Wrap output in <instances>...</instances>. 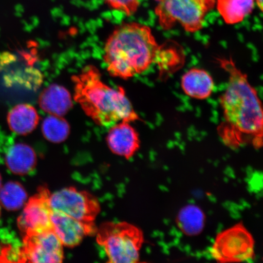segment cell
Masks as SVG:
<instances>
[{"label": "cell", "instance_id": "obj_1", "mask_svg": "<svg viewBox=\"0 0 263 263\" xmlns=\"http://www.w3.org/2000/svg\"><path fill=\"white\" fill-rule=\"evenodd\" d=\"M217 61L229 76L226 89L220 97L223 114L222 122L217 128L220 139L232 149L247 145L260 149L263 114L257 91L232 58H218Z\"/></svg>", "mask_w": 263, "mask_h": 263}, {"label": "cell", "instance_id": "obj_2", "mask_svg": "<svg viewBox=\"0 0 263 263\" xmlns=\"http://www.w3.org/2000/svg\"><path fill=\"white\" fill-rule=\"evenodd\" d=\"M161 51L149 26L124 23L108 36L103 59L111 77L127 80L146 71Z\"/></svg>", "mask_w": 263, "mask_h": 263}, {"label": "cell", "instance_id": "obj_3", "mask_svg": "<svg viewBox=\"0 0 263 263\" xmlns=\"http://www.w3.org/2000/svg\"><path fill=\"white\" fill-rule=\"evenodd\" d=\"M74 100L98 126L110 127L126 121L141 120L123 87H111L102 80L99 69L89 65L71 78Z\"/></svg>", "mask_w": 263, "mask_h": 263}, {"label": "cell", "instance_id": "obj_4", "mask_svg": "<svg viewBox=\"0 0 263 263\" xmlns=\"http://www.w3.org/2000/svg\"><path fill=\"white\" fill-rule=\"evenodd\" d=\"M97 240L104 250L108 262L136 263L144 242L141 230L131 223L106 222L97 229Z\"/></svg>", "mask_w": 263, "mask_h": 263}, {"label": "cell", "instance_id": "obj_5", "mask_svg": "<svg viewBox=\"0 0 263 263\" xmlns=\"http://www.w3.org/2000/svg\"><path fill=\"white\" fill-rule=\"evenodd\" d=\"M155 14L160 27L170 30L180 24L186 32L201 30L207 14L215 8L216 0H154Z\"/></svg>", "mask_w": 263, "mask_h": 263}, {"label": "cell", "instance_id": "obj_6", "mask_svg": "<svg viewBox=\"0 0 263 263\" xmlns=\"http://www.w3.org/2000/svg\"><path fill=\"white\" fill-rule=\"evenodd\" d=\"M210 252L219 262L249 261L255 257L254 239L245 226L238 223L219 233Z\"/></svg>", "mask_w": 263, "mask_h": 263}, {"label": "cell", "instance_id": "obj_7", "mask_svg": "<svg viewBox=\"0 0 263 263\" xmlns=\"http://www.w3.org/2000/svg\"><path fill=\"white\" fill-rule=\"evenodd\" d=\"M49 203L52 211L64 213L97 229L95 221L100 212V205L96 197L89 193L69 187L50 193Z\"/></svg>", "mask_w": 263, "mask_h": 263}, {"label": "cell", "instance_id": "obj_8", "mask_svg": "<svg viewBox=\"0 0 263 263\" xmlns=\"http://www.w3.org/2000/svg\"><path fill=\"white\" fill-rule=\"evenodd\" d=\"M21 256L23 262H62L63 245L53 230L25 235Z\"/></svg>", "mask_w": 263, "mask_h": 263}, {"label": "cell", "instance_id": "obj_9", "mask_svg": "<svg viewBox=\"0 0 263 263\" xmlns=\"http://www.w3.org/2000/svg\"><path fill=\"white\" fill-rule=\"evenodd\" d=\"M49 195V190L42 187L26 202L24 211L18 219V228L24 236L52 230Z\"/></svg>", "mask_w": 263, "mask_h": 263}, {"label": "cell", "instance_id": "obj_10", "mask_svg": "<svg viewBox=\"0 0 263 263\" xmlns=\"http://www.w3.org/2000/svg\"><path fill=\"white\" fill-rule=\"evenodd\" d=\"M52 230L62 245L73 248L80 245L85 236L96 234L97 229L90 228L64 213L52 211Z\"/></svg>", "mask_w": 263, "mask_h": 263}, {"label": "cell", "instance_id": "obj_11", "mask_svg": "<svg viewBox=\"0 0 263 263\" xmlns=\"http://www.w3.org/2000/svg\"><path fill=\"white\" fill-rule=\"evenodd\" d=\"M108 147L117 155L130 159L139 150V134L129 122L121 121L110 127L107 136Z\"/></svg>", "mask_w": 263, "mask_h": 263}, {"label": "cell", "instance_id": "obj_12", "mask_svg": "<svg viewBox=\"0 0 263 263\" xmlns=\"http://www.w3.org/2000/svg\"><path fill=\"white\" fill-rule=\"evenodd\" d=\"M39 105L43 111L49 115L64 117L73 107V101L67 88L52 84L42 92Z\"/></svg>", "mask_w": 263, "mask_h": 263}, {"label": "cell", "instance_id": "obj_13", "mask_svg": "<svg viewBox=\"0 0 263 263\" xmlns=\"http://www.w3.org/2000/svg\"><path fill=\"white\" fill-rule=\"evenodd\" d=\"M181 87L187 96L203 100L211 96L215 82L211 75L205 70L193 68L183 75Z\"/></svg>", "mask_w": 263, "mask_h": 263}, {"label": "cell", "instance_id": "obj_14", "mask_svg": "<svg viewBox=\"0 0 263 263\" xmlns=\"http://www.w3.org/2000/svg\"><path fill=\"white\" fill-rule=\"evenodd\" d=\"M37 162L34 150L24 143H16L6 153L5 163L13 174L25 176L32 172Z\"/></svg>", "mask_w": 263, "mask_h": 263}, {"label": "cell", "instance_id": "obj_15", "mask_svg": "<svg viewBox=\"0 0 263 263\" xmlns=\"http://www.w3.org/2000/svg\"><path fill=\"white\" fill-rule=\"evenodd\" d=\"M40 120L35 108L29 104L16 105L9 111L7 121L10 130L20 136H26L34 130Z\"/></svg>", "mask_w": 263, "mask_h": 263}, {"label": "cell", "instance_id": "obj_16", "mask_svg": "<svg viewBox=\"0 0 263 263\" xmlns=\"http://www.w3.org/2000/svg\"><path fill=\"white\" fill-rule=\"evenodd\" d=\"M255 0H216L219 14L227 24L242 22L255 8Z\"/></svg>", "mask_w": 263, "mask_h": 263}, {"label": "cell", "instance_id": "obj_17", "mask_svg": "<svg viewBox=\"0 0 263 263\" xmlns=\"http://www.w3.org/2000/svg\"><path fill=\"white\" fill-rule=\"evenodd\" d=\"M176 223L184 235L197 236L204 229L205 215L199 206L187 205L180 210L176 217Z\"/></svg>", "mask_w": 263, "mask_h": 263}, {"label": "cell", "instance_id": "obj_18", "mask_svg": "<svg viewBox=\"0 0 263 263\" xmlns=\"http://www.w3.org/2000/svg\"><path fill=\"white\" fill-rule=\"evenodd\" d=\"M28 195L21 183L11 181L0 188V205L9 211H16L25 205Z\"/></svg>", "mask_w": 263, "mask_h": 263}, {"label": "cell", "instance_id": "obj_19", "mask_svg": "<svg viewBox=\"0 0 263 263\" xmlns=\"http://www.w3.org/2000/svg\"><path fill=\"white\" fill-rule=\"evenodd\" d=\"M42 130L48 141L59 143L67 140L70 134V127L63 117L49 115L42 123Z\"/></svg>", "mask_w": 263, "mask_h": 263}, {"label": "cell", "instance_id": "obj_20", "mask_svg": "<svg viewBox=\"0 0 263 263\" xmlns=\"http://www.w3.org/2000/svg\"><path fill=\"white\" fill-rule=\"evenodd\" d=\"M104 4L113 11L129 16L136 14L140 6V0H103Z\"/></svg>", "mask_w": 263, "mask_h": 263}, {"label": "cell", "instance_id": "obj_21", "mask_svg": "<svg viewBox=\"0 0 263 263\" xmlns=\"http://www.w3.org/2000/svg\"><path fill=\"white\" fill-rule=\"evenodd\" d=\"M255 2L256 3V5H257L258 7L259 8V10H260L261 11H262L263 9V1L262 0H255Z\"/></svg>", "mask_w": 263, "mask_h": 263}, {"label": "cell", "instance_id": "obj_22", "mask_svg": "<svg viewBox=\"0 0 263 263\" xmlns=\"http://www.w3.org/2000/svg\"><path fill=\"white\" fill-rule=\"evenodd\" d=\"M2 186V179L1 174H0V188H1Z\"/></svg>", "mask_w": 263, "mask_h": 263}, {"label": "cell", "instance_id": "obj_23", "mask_svg": "<svg viewBox=\"0 0 263 263\" xmlns=\"http://www.w3.org/2000/svg\"><path fill=\"white\" fill-rule=\"evenodd\" d=\"M1 215H2V209H1V205H0V219H1Z\"/></svg>", "mask_w": 263, "mask_h": 263}]
</instances>
